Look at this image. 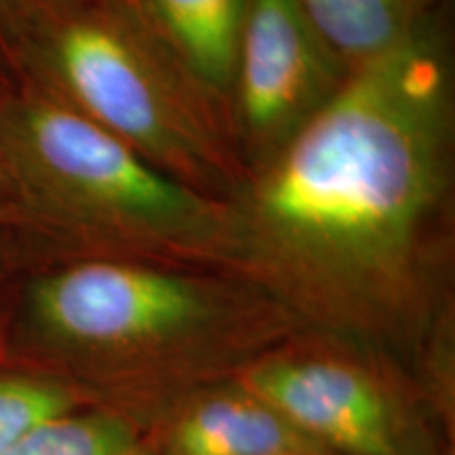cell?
Listing matches in <instances>:
<instances>
[{"mask_svg":"<svg viewBox=\"0 0 455 455\" xmlns=\"http://www.w3.org/2000/svg\"><path fill=\"white\" fill-rule=\"evenodd\" d=\"M453 83L428 20L348 72L230 198L232 272L304 325L401 338L424 325L451 235Z\"/></svg>","mask_w":455,"mask_h":455,"instance_id":"obj_1","label":"cell"},{"mask_svg":"<svg viewBox=\"0 0 455 455\" xmlns=\"http://www.w3.org/2000/svg\"><path fill=\"white\" fill-rule=\"evenodd\" d=\"M301 329L243 276L135 259L64 258L15 289L7 361L114 407L232 378Z\"/></svg>","mask_w":455,"mask_h":455,"instance_id":"obj_2","label":"cell"},{"mask_svg":"<svg viewBox=\"0 0 455 455\" xmlns=\"http://www.w3.org/2000/svg\"><path fill=\"white\" fill-rule=\"evenodd\" d=\"M0 152L36 232L64 258L235 275L230 201L204 196L24 83L0 106Z\"/></svg>","mask_w":455,"mask_h":455,"instance_id":"obj_3","label":"cell"},{"mask_svg":"<svg viewBox=\"0 0 455 455\" xmlns=\"http://www.w3.org/2000/svg\"><path fill=\"white\" fill-rule=\"evenodd\" d=\"M11 26L24 83L204 196L230 201L244 184L228 108L127 0H68Z\"/></svg>","mask_w":455,"mask_h":455,"instance_id":"obj_4","label":"cell"},{"mask_svg":"<svg viewBox=\"0 0 455 455\" xmlns=\"http://www.w3.org/2000/svg\"><path fill=\"white\" fill-rule=\"evenodd\" d=\"M331 455H409L405 405L382 369L329 339H298L232 375Z\"/></svg>","mask_w":455,"mask_h":455,"instance_id":"obj_5","label":"cell"},{"mask_svg":"<svg viewBox=\"0 0 455 455\" xmlns=\"http://www.w3.org/2000/svg\"><path fill=\"white\" fill-rule=\"evenodd\" d=\"M348 70L295 0H249L228 116L247 175L329 104Z\"/></svg>","mask_w":455,"mask_h":455,"instance_id":"obj_6","label":"cell"},{"mask_svg":"<svg viewBox=\"0 0 455 455\" xmlns=\"http://www.w3.org/2000/svg\"><path fill=\"white\" fill-rule=\"evenodd\" d=\"M148 443L156 455L327 453L232 378L173 396Z\"/></svg>","mask_w":455,"mask_h":455,"instance_id":"obj_7","label":"cell"},{"mask_svg":"<svg viewBox=\"0 0 455 455\" xmlns=\"http://www.w3.org/2000/svg\"><path fill=\"white\" fill-rule=\"evenodd\" d=\"M249 0H127L141 21L228 108Z\"/></svg>","mask_w":455,"mask_h":455,"instance_id":"obj_8","label":"cell"},{"mask_svg":"<svg viewBox=\"0 0 455 455\" xmlns=\"http://www.w3.org/2000/svg\"><path fill=\"white\" fill-rule=\"evenodd\" d=\"M346 70L378 60L424 24L422 0H295Z\"/></svg>","mask_w":455,"mask_h":455,"instance_id":"obj_9","label":"cell"},{"mask_svg":"<svg viewBox=\"0 0 455 455\" xmlns=\"http://www.w3.org/2000/svg\"><path fill=\"white\" fill-rule=\"evenodd\" d=\"M93 401L76 386L36 369L0 361V455H11L34 432Z\"/></svg>","mask_w":455,"mask_h":455,"instance_id":"obj_10","label":"cell"},{"mask_svg":"<svg viewBox=\"0 0 455 455\" xmlns=\"http://www.w3.org/2000/svg\"><path fill=\"white\" fill-rule=\"evenodd\" d=\"M11 455H156L121 409L89 405L44 426Z\"/></svg>","mask_w":455,"mask_h":455,"instance_id":"obj_11","label":"cell"},{"mask_svg":"<svg viewBox=\"0 0 455 455\" xmlns=\"http://www.w3.org/2000/svg\"><path fill=\"white\" fill-rule=\"evenodd\" d=\"M0 230H28V218L0 152Z\"/></svg>","mask_w":455,"mask_h":455,"instance_id":"obj_12","label":"cell"},{"mask_svg":"<svg viewBox=\"0 0 455 455\" xmlns=\"http://www.w3.org/2000/svg\"><path fill=\"white\" fill-rule=\"evenodd\" d=\"M0 230V361H7V329L11 304H13V293L9 289L11 275H13V253H11L7 236Z\"/></svg>","mask_w":455,"mask_h":455,"instance_id":"obj_13","label":"cell"},{"mask_svg":"<svg viewBox=\"0 0 455 455\" xmlns=\"http://www.w3.org/2000/svg\"><path fill=\"white\" fill-rule=\"evenodd\" d=\"M64 3H68V0H0V13L9 15L11 21H13L20 20V17L57 7V4Z\"/></svg>","mask_w":455,"mask_h":455,"instance_id":"obj_14","label":"cell"},{"mask_svg":"<svg viewBox=\"0 0 455 455\" xmlns=\"http://www.w3.org/2000/svg\"><path fill=\"white\" fill-rule=\"evenodd\" d=\"M11 91H13V89H11L9 84L4 83V78L0 76V106H3V101L9 98V93H11Z\"/></svg>","mask_w":455,"mask_h":455,"instance_id":"obj_15","label":"cell"},{"mask_svg":"<svg viewBox=\"0 0 455 455\" xmlns=\"http://www.w3.org/2000/svg\"><path fill=\"white\" fill-rule=\"evenodd\" d=\"M287 455H331V453H287Z\"/></svg>","mask_w":455,"mask_h":455,"instance_id":"obj_16","label":"cell"}]
</instances>
